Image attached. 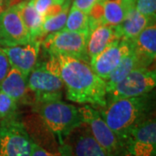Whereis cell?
<instances>
[{"instance_id":"obj_1","label":"cell","mask_w":156,"mask_h":156,"mask_svg":"<svg viewBox=\"0 0 156 156\" xmlns=\"http://www.w3.org/2000/svg\"><path fill=\"white\" fill-rule=\"evenodd\" d=\"M56 56L68 100L98 108L106 106L105 81L94 72L89 63L71 56Z\"/></svg>"},{"instance_id":"obj_2","label":"cell","mask_w":156,"mask_h":156,"mask_svg":"<svg viewBox=\"0 0 156 156\" xmlns=\"http://www.w3.org/2000/svg\"><path fill=\"white\" fill-rule=\"evenodd\" d=\"M154 95L122 98L107 102L97 110L107 125L124 145L131 131L151 116L154 109Z\"/></svg>"},{"instance_id":"obj_3","label":"cell","mask_w":156,"mask_h":156,"mask_svg":"<svg viewBox=\"0 0 156 156\" xmlns=\"http://www.w3.org/2000/svg\"><path fill=\"white\" fill-rule=\"evenodd\" d=\"M32 108L44 128L56 139L58 147L83 123L79 108L61 100L38 103Z\"/></svg>"},{"instance_id":"obj_4","label":"cell","mask_w":156,"mask_h":156,"mask_svg":"<svg viewBox=\"0 0 156 156\" xmlns=\"http://www.w3.org/2000/svg\"><path fill=\"white\" fill-rule=\"evenodd\" d=\"M47 54L48 57L44 61H37L27 76L29 89L33 92L36 98L35 105L61 100L65 89L60 75L57 56L50 53Z\"/></svg>"},{"instance_id":"obj_5","label":"cell","mask_w":156,"mask_h":156,"mask_svg":"<svg viewBox=\"0 0 156 156\" xmlns=\"http://www.w3.org/2000/svg\"><path fill=\"white\" fill-rule=\"evenodd\" d=\"M88 36L89 31L76 32L62 30L45 36L41 41V46L47 53L71 56L89 63L86 50Z\"/></svg>"},{"instance_id":"obj_6","label":"cell","mask_w":156,"mask_h":156,"mask_svg":"<svg viewBox=\"0 0 156 156\" xmlns=\"http://www.w3.org/2000/svg\"><path fill=\"white\" fill-rule=\"evenodd\" d=\"M33 140L18 117L0 122V156H30Z\"/></svg>"},{"instance_id":"obj_7","label":"cell","mask_w":156,"mask_h":156,"mask_svg":"<svg viewBox=\"0 0 156 156\" xmlns=\"http://www.w3.org/2000/svg\"><path fill=\"white\" fill-rule=\"evenodd\" d=\"M78 108L83 122L89 127L93 137L106 153V155H122L125 150L123 143L107 125L98 110L89 105Z\"/></svg>"},{"instance_id":"obj_8","label":"cell","mask_w":156,"mask_h":156,"mask_svg":"<svg viewBox=\"0 0 156 156\" xmlns=\"http://www.w3.org/2000/svg\"><path fill=\"white\" fill-rule=\"evenodd\" d=\"M156 85L154 69L137 68L107 93V102L111 101L146 95L154 90Z\"/></svg>"},{"instance_id":"obj_9","label":"cell","mask_w":156,"mask_h":156,"mask_svg":"<svg viewBox=\"0 0 156 156\" xmlns=\"http://www.w3.org/2000/svg\"><path fill=\"white\" fill-rule=\"evenodd\" d=\"M58 154L59 156H107L83 122L64 139L58 147Z\"/></svg>"},{"instance_id":"obj_10","label":"cell","mask_w":156,"mask_h":156,"mask_svg":"<svg viewBox=\"0 0 156 156\" xmlns=\"http://www.w3.org/2000/svg\"><path fill=\"white\" fill-rule=\"evenodd\" d=\"M125 151L133 156H155L156 122L149 116L131 131L124 143Z\"/></svg>"},{"instance_id":"obj_11","label":"cell","mask_w":156,"mask_h":156,"mask_svg":"<svg viewBox=\"0 0 156 156\" xmlns=\"http://www.w3.org/2000/svg\"><path fill=\"white\" fill-rule=\"evenodd\" d=\"M32 39L23 23L17 5L0 12V47L23 44Z\"/></svg>"},{"instance_id":"obj_12","label":"cell","mask_w":156,"mask_h":156,"mask_svg":"<svg viewBox=\"0 0 156 156\" xmlns=\"http://www.w3.org/2000/svg\"><path fill=\"white\" fill-rule=\"evenodd\" d=\"M132 41L122 38L101 52L89 62L94 72L104 81L132 50Z\"/></svg>"},{"instance_id":"obj_13","label":"cell","mask_w":156,"mask_h":156,"mask_svg":"<svg viewBox=\"0 0 156 156\" xmlns=\"http://www.w3.org/2000/svg\"><path fill=\"white\" fill-rule=\"evenodd\" d=\"M1 48L8 57L11 67L17 69L27 77L38 61L41 41L30 40L23 44Z\"/></svg>"},{"instance_id":"obj_14","label":"cell","mask_w":156,"mask_h":156,"mask_svg":"<svg viewBox=\"0 0 156 156\" xmlns=\"http://www.w3.org/2000/svg\"><path fill=\"white\" fill-rule=\"evenodd\" d=\"M0 91L9 95L18 104L34 106L36 98L29 89L27 77L15 68H11L9 73L0 83Z\"/></svg>"},{"instance_id":"obj_15","label":"cell","mask_w":156,"mask_h":156,"mask_svg":"<svg viewBox=\"0 0 156 156\" xmlns=\"http://www.w3.org/2000/svg\"><path fill=\"white\" fill-rule=\"evenodd\" d=\"M132 50L139 68H148L156 56L155 21L151 22L132 41Z\"/></svg>"},{"instance_id":"obj_16","label":"cell","mask_w":156,"mask_h":156,"mask_svg":"<svg viewBox=\"0 0 156 156\" xmlns=\"http://www.w3.org/2000/svg\"><path fill=\"white\" fill-rule=\"evenodd\" d=\"M121 39L122 36L117 26L98 24L89 29L86 50L89 62L108 47L120 41Z\"/></svg>"},{"instance_id":"obj_17","label":"cell","mask_w":156,"mask_h":156,"mask_svg":"<svg viewBox=\"0 0 156 156\" xmlns=\"http://www.w3.org/2000/svg\"><path fill=\"white\" fill-rule=\"evenodd\" d=\"M153 21H155V19H150L145 17L134 6L128 10L125 18L119 25H117V28L122 38L133 41Z\"/></svg>"},{"instance_id":"obj_18","label":"cell","mask_w":156,"mask_h":156,"mask_svg":"<svg viewBox=\"0 0 156 156\" xmlns=\"http://www.w3.org/2000/svg\"><path fill=\"white\" fill-rule=\"evenodd\" d=\"M17 10L23 23L32 40L42 41V27L44 17L36 11L30 0H24L17 4Z\"/></svg>"},{"instance_id":"obj_19","label":"cell","mask_w":156,"mask_h":156,"mask_svg":"<svg viewBox=\"0 0 156 156\" xmlns=\"http://www.w3.org/2000/svg\"><path fill=\"white\" fill-rule=\"evenodd\" d=\"M137 68H139L138 62L132 50L123 58L122 61L119 63V65L110 73V75L105 80L107 93L110 91L117 83L122 81L132 70Z\"/></svg>"},{"instance_id":"obj_20","label":"cell","mask_w":156,"mask_h":156,"mask_svg":"<svg viewBox=\"0 0 156 156\" xmlns=\"http://www.w3.org/2000/svg\"><path fill=\"white\" fill-rule=\"evenodd\" d=\"M102 6L103 23L111 26L119 25L129 10L123 0H102Z\"/></svg>"},{"instance_id":"obj_21","label":"cell","mask_w":156,"mask_h":156,"mask_svg":"<svg viewBox=\"0 0 156 156\" xmlns=\"http://www.w3.org/2000/svg\"><path fill=\"white\" fill-rule=\"evenodd\" d=\"M63 30L76 31V32H86L89 31V16L77 8L72 6L69 8L66 23Z\"/></svg>"},{"instance_id":"obj_22","label":"cell","mask_w":156,"mask_h":156,"mask_svg":"<svg viewBox=\"0 0 156 156\" xmlns=\"http://www.w3.org/2000/svg\"><path fill=\"white\" fill-rule=\"evenodd\" d=\"M69 11V8L62 11L57 15L45 18L42 27V39L49 34L55 33L64 29Z\"/></svg>"},{"instance_id":"obj_23","label":"cell","mask_w":156,"mask_h":156,"mask_svg":"<svg viewBox=\"0 0 156 156\" xmlns=\"http://www.w3.org/2000/svg\"><path fill=\"white\" fill-rule=\"evenodd\" d=\"M18 103L9 95L0 91V122L17 116Z\"/></svg>"},{"instance_id":"obj_24","label":"cell","mask_w":156,"mask_h":156,"mask_svg":"<svg viewBox=\"0 0 156 156\" xmlns=\"http://www.w3.org/2000/svg\"><path fill=\"white\" fill-rule=\"evenodd\" d=\"M135 9L150 19H155L156 0H136Z\"/></svg>"},{"instance_id":"obj_25","label":"cell","mask_w":156,"mask_h":156,"mask_svg":"<svg viewBox=\"0 0 156 156\" xmlns=\"http://www.w3.org/2000/svg\"><path fill=\"white\" fill-rule=\"evenodd\" d=\"M30 1L35 7L36 11L44 17L47 11L51 6L57 5V4H62L66 0H30Z\"/></svg>"},{"instance_id":"obj_26","label":"cell","mask_w":156,"mask_h":156,"mask_svg":"<svg viewBox=\"0 0 156 156\" xmlns=\"http://www.w3.org/2000/svg\"><path fill=\"white\" fill-rule=\"evenodd\" d=\"M11 68L8 57L5 55V53L3 51L2 48L0 47V83L7 76Z\"/></svg>"},{"instance_id":"obj_27","label":"cell","mask_w":156,"mask_h":156,"mask_svg":"<svg viewBox=\"0 0 156 156\" xmlns=\"http://www.w3.org/2000/svg\"><path fill=\"white\" fill-rule=\"evenodd\" d=\"M101 0H73L72 6L86 14H89L92 7Z\"/></svg>"},{"instance_id":"obj_28","label":"cell","mask_w":156,"mask_h":156,"mask_svg":"<svg viewBox=\"0 0 156 156\" xmlns=\"http://www.w3.org/2000/svg\"><path fill=\"white\" fill-rule=\"evenodd\" d=\"M30 156H59L56 154L52 153L51 151L45 149L44 147L40 146L37 143L34 142L32 144V148H31V154Z\"/></svg>"},{"instance_id":"obj_29","label":"cell","mask_w":156,"mask_h":156,"mask_svg":"<svg viewBox=\"0 0 156 156\" xmlns=\"http://www.w3.org/2000/svg\"><path fill=\"white\" fill-rule=\"evenodd\" d=\"M125 5L128 6V8H131V7H134L135 6V2L136 0H123Z\"/></svg>"},{"instance_id":"obj_30","label":"cell","mask_w":156,"mask_h":156,"mask_svg":"<svg viewBox=\"0 0 156 156\" xmlns=\"http://www.w3.org/2000/svg\"><path fill=\"white\" fill-rule=\"evenodd\" d=\"M121 156H133V155H131V154H129L128 153H127L126 151L124 150V152H123V153H122V155H121Z\"/></svg>"},{"instance_id":"obj_31","label":"cell","mask_w":156,"mask_h":156,"mask_svg":"<svg viewBox=\"0 0 156 156\" xmlns=\"http://www.w3.org/2000/svg\"><path fill=\"white\" fill-rule=\"evenodd\" d=\"M5 1V0H0V8L2 7V5H4ZM8 1H9V0H8Z\"/></svg>"}]
</instances>
